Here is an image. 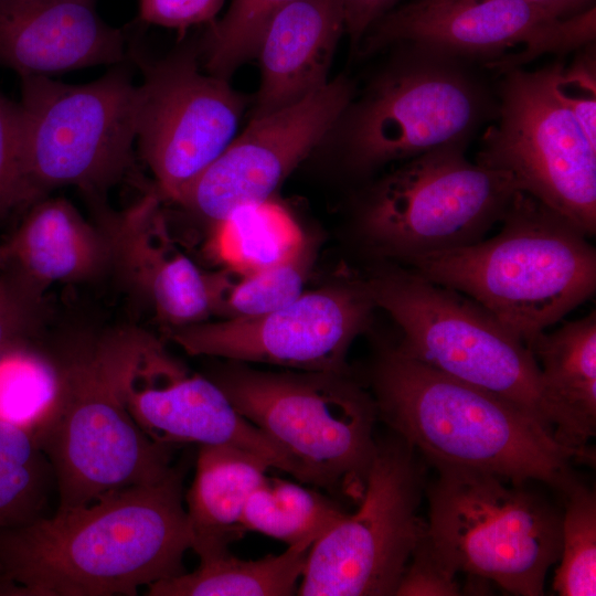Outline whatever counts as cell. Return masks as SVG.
Listing matches in <instances>:
<instances>
[{
    "label": "cell",
    "mask_w": 596,
    "mask_h": 596,
    "mask_svg": "<svg viewBox=\"0 0 596 596\" xmlns=\"http://www.w3.org/2000/svg\"><path fill=\"white\" fill-rule=\"evenodd\" d=\"M187 466L162 479L0 528V596H135L185 572Z\"/></svg>",
    "instance_id": "6da1fadb"
},
{
    "label": "cell",
    "mask_w": 596,
    "mask_h": 596,
    "mask_svg": "<svg viewBox=\"0 0 596 596\" xmlns=\"http://www.w3.org/2000/svg\"><path fill=\"white\" fill-rule=\"evenodd\" d=\"M381 418L433 466L486 470L514 483L536 481L562 492L573 462L594 464L561 445L529 414L487 391L402 352L380 350L371 371Z\"/></svg>",
    "instance_id": "7a4b0ae2"
},
{
    "label": "cell",
    "mask_w": 596,
    "mask_h": 596,
    "mask_svg": "<svg viewBox=\"0 0 596 596\" xmlns=\"http://www.w3.org/2000/svg\"><path fill=\"white\" fill-rule=\"evenodd\" d=\"M500 223L491 238L404 265L476 301L530 349L594 294L596 252L571 222L522 190Z\"/></svg>",
    "instance_id": "3957f363"
},
{
    "label": "cell",
    "mask_w": 596,
    "mask_h": 596,
    "mask_svg": "<svg viewBox=\"0 0 596 596\" xmlns=\"http://www.w3.org/2000/svg\"><path fill=\"white\" fill-rule=\"evenodd\" d=\"M52 349L60 394L33 436L53 467L57 509L86 505L167 476L174 448L149 438L124 404L118 330L78 336Z\"/></svg>",
    "instance_id": "277c9868"
},
{
    "label": "cell",
    "mask_w": 596,
    "mask_h": 596,
    "mask_svg": "<svg viewBox=\"0 0 596 596\" xmlns=\"http://www.w3.org/2000/svg\"><path fill=\"white\" fill-rule=\"evenodd\" d=\"M366 283L375 307L400 328L402 352L510 402L567 447L533 353L494 316L407 267L377 269Z\"/></svg>",
    "instance_id": "5b68a950"
},
{
    "label": "cell",
    "mask_w": 596,
    "mask_h": 596,
    "mask_svg": "<svg viewBox=\"0 0 596 596\" xmlns=\"http://www.w3.org/2000/svg\"><path fill=\"white\" fill-rule=\"evenodd\" d=\"M426 488V534L468 577L520 596H541L561 554L562 512L550 500L496 473L437 464Z\"/></svg>",
    "instance_id": "8992f818"
},
{
    "label": "cell",
    "mask_w": 596,
    "mask_h": 596,
    "mask_svg": "<svg viewBox=\"0 0 596 596\" xmlns=\"http://www.w3.org/2000/svg\"><path fill=\"white\" fill-rule=\"evenodd\" d=\"M211 379L240 414L301 464L311 485L360 501L379 417L373 396L347 372H267L233 362Z\"/></svg>",
    "instance_id": "52a82bcc"
},
{
    "label": "cell",
    "mask_w": 596,
    "mask_h": 596,
    "mask_svg": "<svg viewBox=\"0 0 596 596\" xmlns=\"http://www.w3.org/2000/svg\"><path fill=\"white\" fill-rule=\"evenodd\" d=\"M401 47L363 95L351 100L333 129L347 162L359 172L447 143H468L497 117V92L477 73L475 62Z\"/></svg>",
    "instance_id": "ba28073f"
},
{
    "label": "cell",
    "mask_w": 596,
    "mask_h": 596,
    "mask_svg": "<svg viewBox=\"0 0 596 596\" xmlns=\"http://www.w3.org/2000/svg\"><path fill=\"white\" fill-rule=\"evenodd\" d=\"M138 85L116 67L86 84L21 76L22 163L30 206L62 187L99 196L131 168Z\"/></svg>",
    "instance_id": "9c48e42d"
},
{
    "label": "cell",
    "mask_w": 596,
    "mask_h": 596,
    "mask_svg": "<svg viewBox=\"0 0 596 596\" xmlns=\"http://www.w3.org/2000/svg\"><path fill=\"white\" fill-rule=\"evenodd\" d=\"M467 142H451L405 160L366 192L359 228L382 256L406 263L482 240L514 192L508 172L470 162Z\"/></svg>",
    "instance_id": "30bf717a"
},
{
    "label": "cell",
    "mask_w": 596,
    "mask_h": 596,
    "mask_svg": "<svg viewBox=\"0 0 596 596\" xmlns=\"http://www.w3.org/2000/svg\"><path fill=\"white\" fill-rule=\"evenodd\" d=\"M423 457L394 432L376 437L362 498L309 550L302 596L395 595L426 532L418 514L425 490Z\"/></svg>",
    "instance_id": "8fae6325"
},
{
    "label": "cell",
    "mask_w": 596,
    "mask_h": 596,
    "mask_svg": "<svg viewBox=\"0 0 596 596\" xmlns=\"http://www.w3.org/2000/svg\"><path fill=\"white\" fill-rule=\"evenodd\" d=\"M501 73L496 123L485 132L476 162L508 172L520 190L584 235H595L596 146L553 94L549 64Z\"/></svg>",
    "instance_id": "7c38bea8"
},
{
    "label": "cell",
    "mask_w": 596,
    "mask_h": 596,
    "mask_svg": "<svg viewBox=\"0 0 596 596\" xmlns=\"http://www.w3.org/2000/svg\"><path fill=\"white\" fill-rule=\"evenodd\" d=\"M118 382L130 416L152 440L233 446L311 483L301 464L240 414L211 377L190 371L148 332L119 329Z\"/></svg>",
    "instance_id": "4fadbf2b"
},
{
    "label": "cell",
    "mask_w": 596,
    "mask_h": 596,
    "mask_svg": "<svg viewBox=\"0 0 596 596\" xmlns=\"http://www.w3.org/2000/svg\"><path fill=\"white\" fill-rule=\"evenodd\" d=\"M136 58L142 71L136 142L157 192L177 202L236 136L246 97L205 72L196 47L159 61Z\"/></svg>",
    "instance_id": "5bb4252c"
},
{
    "label": "cell",
    "mask_w": 596,
    "mask_h": 596,
    "mask_svg": "<svg viewBox=\"0 0 596 596\" xmlns=\"http://www.w3.org/2000/svg\"><path fill=\"white\" fill-rule=\"evenodd\" d=\"M374 307L366 281L344 280L263 315L166 330L190 355L344 373L349 348L369 327Z\"/></svg>",
    "instance_id": "9a60e30c"
},
{
    "label": "cell",
    "mask_w": 596,
    "mask_h": 596,
    "mask_svg": "<svg viewBox=\"0 0 596 596\" xmlns=\"http://www.w3.org/2000/svg\"><path fill=\"white\" fill-rule=\"evenodd\" d=\"M585 39L579 19L553 18L522 0H412L376 21L362 49L411 45L503 72L545 53L577 50Z\"/></svg>",
    "instance_id": "2e32d148"
},
{
    "label": "cell",
    "mask_w": 596,
    "mask_h": 596,
    "mask_svg": "<svg viewBox=\"0 0 596 596\" xmlns=\"http://www.w3.org/2000/svg\"><path fill=\"white\" fill-rule=\"evenodd\" d=\"M353 97L354 84L339 76L297 103L252 118L177 203L220 224L270 201L294 169L330 136Z\"/></svg>",
    "instance_id": "e0dca14e"
},
{
    "label": "cell",
    "mask_w": 596,
    "mask_h": 596,
    "mask_svg": "<svg viewBox=\"0 0 596 596\" xmlns=\"http://www.w3.org/2000/svg\"><path fill=\"white\" fill-rule=\"evenodd\" d=\"M162 200L153 190L123 212H105L100 227L108 243L109 272L168 329L212 315L209 273L175 244Z\"/></svg>",
    "instance_id": "ac0fdd59"
},
{
    "label": "cell",
    "mask_w": 596,
    "mask_h": 596,
    "mask_svg": "<svg viewBox=\"0 0 596 596\" xmlns=\"http://www.w3.org/2000/svg\"><path fill=\"white\" fill-rule=\"evenodd\" d=\"M126 57L121 31L98 15L92 0H0V65L20 77Z\"/></svg>",
    "instance_id": "d6986e66"
},
{
    "label": "cell",
    "mask_w": 596,
    "mask_h": 596,
    "mask_svg": "<svg viewBox=\"0 0 596 596\" xmlns=\"http://www.w3.org/2000/svg\"><path fill=\"white\" fill-rule=\"evenodd\" d=\"M345 32L343 0H294L270 20L256 56L260 82L252 118L299 102L324 86Z\"/></svg>",
    "instance_id": "ffe728a7"
},
{
    "label": "cell",
    "mask_w": 596,
    "mask_h": 596,
    "mask_svg": "<svg viewBox=\"0 0 596 596\" xmlns=\"http://www.w3.org/2000/svg\"><path fill=\"white\" fill-rule=\"evenodd\" d=\"M30 207L3 244L7 266L43 290L54 284L94 280L109 272L104 231L71 202L46 196Z\"/></svg>",
    "instance_id": "44dd1931"
},
{
    "label": "cell",
    "mask_w": 596,
    "mask_h": 596,
    "mask_svg": "<svg viewBox=\"0 0 596 596\" xmlns=\"http://www.w3.org/2000/svg\"><path fill=\"white\" fill-rule=\"evenodd\" d=\"M270 466L259 456L228 445H201L195 476L185 493L192 533L200 556L228 549L245 530L242 515Z\"/></svg>",
    "instance_id": "7402d4cb"
},
{
    "label": "cell",
    "mask_w": 596,
    "mask_h": 596,
    "mask_svg": "<svg viewBox=\"0 0 596 596\" xmlns=\"http://www.w3.org/2000/svg\"><path fill=\"white\" fill-rule=\"evenodd\" d=\"M530 350L545 392L560 414L566 445L595 460L587 443L596 434V315L542 332Z\"/></svg>",
    "instance_id": "603a6c76"
},
{
    "label": "cell",
    "mask_w": 596,
    "mask_h": 596,
    "mask_svg": "<svg viewBox=\"0 0 596 596\" xmlns=\"http://www.w3.org/2000/svg\"><path fill=\"white\" fill-rule=\"evenodd\" d=\"M311 546L292 545L278 555L242 560L228 549L200 556L191 573L148 585V596H284L297 590Z\"/></svg>",
    "instance_id": "cb8c5ba5"
},
{
    "label": "cell",
    "mask_w": 596,
    "mask_h": 596,
    "mask_svg": "<svg viewBox=\"0 0 596 596\" xmlns=\"http://www.w3.org/2000/svg\"><path fill=\"white\" fill-rule=\"evenodd\" d=\"M315 257L313 243L304 236L285 258L256 269L226 266L209 273L211 315L238 319L280 308L305 290Z\"/></svg>",
    "instance_id": "d4e9b609"
},
{
    "label": "cell",
    "mask_w": 596,
    "mask_h": 596,
    "mask_svg": "<svg viewBox=\"0 0 596 596\" xmlns=\"http://www.w3.org/2000/svg\"><path fill=\"white\" fill-rule=\"evenodd\" d=\"M344 512L321 492L266 477L247 500L241 523L245 532H258L288 546H312Z\"/></svg>",
    "instance_id": "484cf974"
},
{
    "label": "cell",
    "mask_w": 596,
    "mask_h": 596,
    "mask_svg": "<svg viewBox=\"0 0 596 596\" xmlns=\"http://www.w3.org/2000/svg\"><path fill=\"white\" fill-rule=\"evenodd\" d=\"M61 372L53 349L34 337L18 340L0 353V421L32 435L53 411Z\"/></svg>",
    "instance_id": "4316f807"
},
{
    "label": "cell",
    "mask_w": 596,
    "mask_h": 596,
    "mask_svg": "<svg viewBox=\"0 0 596 596\" xmlns=\"http://www.w3.org/2000/svg\"><path fill=\"white\" fill-rule=\"evenodd\" d=\"M53 467L34 436L0 421V528L18 526L45 514Z\"/></svg>",
    "instance_id": "83f0119b"
},
{
    "label": "cell",
    "mask_w": 596,
    "mask_h": 596,
    "mask_svg": "<svg viewBox=\"0 0 596 596\" xmlns=\"http://www.w3.org/2000/svg\"><path fill=\"white\" fill-rule=\"evenodd\" d=\"M221 226L217 246L227 266L256 269L288 256L304 234L270 201L243 209Z\"/></svg>",
    "instance_id": "f1b7e54d"
},
{
    "label": "cell",
    "mask_w": 596,
    "mask_h": 596,
    "mask_svg": "<svg viewBox=\"0 0 596 596\" xmlns=\"http://www.w3.org/2000/svg\"><path fill=\"white\" fill-rule=\"evenodd\" d=\"M564 499L560 565L553 588L561 596L596 595V496L577 478L560 492Z\"/></svg>",
    "instance_id": "f546056e"
},
{
    "label": "cell",
    "mask_w": 596,
    "mask_h": 596,
    "mask_svg": "<svg viewBox=\"0 0 596 596\" xmlns=\"http://www.w3.org/2000/svg\"><path fill=\"white\" fill-rule=\"evenodd\" d=\"M294 0H232L224 15L210 23L198 49L202 68L228 79L256 56L260 39L274 15Z\"/></svg>",
    "instance_id": "4dcf8cb0"
},
{
    "label": "cell",
    "mask_w": 596,
    "mask_h": 596,
    "mask_svg": "<svg viewBox=\"0 0 596 596\" xmlns=\"http://www.w3.org/2000/svg\"><path fill=\"white\" fill-rule=\"evenodd\" d=\"M555 97L571 111L592 145L596 146L595 42L579 49L575 58L549 64Z\"/></svg>",
    "instance_id": "1f68e13d"
},
{
    "label": "cell",
    "mask_w": 596,
    "mask_h": 596,
    "mask_svg": "<svg viewBox=\"0 0 596 596\" xmlns=\"http://www.w3.org/2000/svg\"><path fill=\"white\" fill-rule=\"evenodd\" d=\"M44 294L6 265L0 274V353L13 342L39 332L46 315Z\"/></svg>",
    "instance_id": "d6a6232c"
},
{
    "label": "cell",
    "mask_w": 596,
    "mask_h": 596,
    "mask_svg": "<svg viewBox=\"0 0 596 596\" xmlns=\"http://www.w3.org/2000/svg\"><path fill=\"white\" fill-rule=\"evenodd\" d=\"M29 204L18 103L0 94V220Z\"/></svg>",
    "instance_id": "836d02e7"
},
{
    "label": "cell",
    "mask_w": 596,
    "mask_h": 596,
    "mask_svg": "<svg viewBox=\"0 0 596 596\" xmlns=\"http://www.w3.org/2000/svg\"><path fill=\"white\" fill-rule=\"evenodd\" d=\"M457 575L458 573L440 556L425 532L409 557L395 595H460Z\"/></svg>",
    "instance_id": "e575fe53"
},
{
    "label": "cell",
    "mask_w": 596,
    "mask_h": 596,
    "mask_svg": "<svg viewBox=\"0 0 596 596\" xmlns=\"http://www.w3.org/2000/svg\"><path fill=\"white\" fill-rule=\"evenodd\" d=\"M225 0H139L140 19L147 23L185 30L211 23Z\"/></svg>",
    "instance_id": "d590c367"
},
{
    "label": "cell",
    "mask_w": 596,
    "mask_h": 596,
    "mask_svg": "<svg viewBox=\"0 0 596 596\" xmlns=\"http://www.w3.org/2000/svg\"><path fill=\"white\" fill-rule=\"evenodd\" d=\"M401 0H343L345 32L352 44L356 45L371 26Z\"/></svg>",
    "instance_id": "8d00e7d4"
},
{
    "label": "cell",
    "mask_w": 596,
    "mask_h": 596,
    "mask_svg": "<svg viewBox=\"0 0 596 596\" xmlns=\"http://www.w3.org/2000/svg\"><path fill=\"white\" fill-rule=\"evenodd\" d=\"M525 1L549 15L557 19L567 18L565 0H522Z\"/></svg>",
    "instance_id": "74e56055"
},
{
    "label": "cell",
    "mask_w": 596,
    "mask_h": 596,
    "mask_svg": "<svg viewBox=\"0 0 596 596\" xmlns=\"http://www.w3.org/2000/svg\"><path fill=\"white\" fill-rule=\"evenodd\" d=\"M567 17L584 12L595 7V0H565Z\"/></svg>",
    "instance_id": "f35d334b"
},
{
    "label": "cell",
    "mask_w": 596,
    "mask_h": 596,
    "mask_svg": "<svg viewBox=\"0 0 596 596\" xmlns=\"http://www.w3.org/2000/svg\"><path fill=\"white\" fill-rule=\"evenodd\" d=\"M4 267H6V254H4L3 245H0V274L2 273Z\"/></svg>",
    "instance_id": "ab89813d"
}]
</instances>
